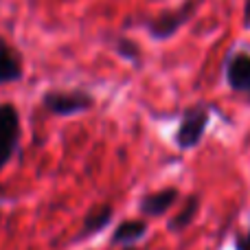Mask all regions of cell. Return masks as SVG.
<instances>
[{"label": "cell", "mask_w": 250, "mask_h": 250, "mask_svg": "<svg viewBox=\"0 0 250 250\" xmlns=\"http://www.w3.org/2000/svg\"><path fill=\"white\" fill-rule=\"evenodd\" d=\"M198 11V0H185L178 9H167V11L158 13V16L149 18L145 22V29L149 33V38L165 42V40L173 38L187 22H191V18Z\"/></svg>", "instance_id": "6da1fadb"}, {"label": "cell", "mask_w": 250, "mask_h": 250, "mask_svg": "<svg viewBox=\"0 0 250 250\" xmlns=\"http://www.w3.org/2000/svg\"><path fill=\"white\" fill-rule=\"evenodd\" d=\"M208 121H211V112H208L207 105H191L185 110L178 129L173 134V143H176L178 149L189 151L202 143L204 134H207Z\"/></svg>", "instance_id": "7a4b0ae2"}, {"label": "cell", "mask_w": 250, "mask_h": 250, "mask_svg": "<svg viewBox=\"0 0 250 250\" xmlns=\"http://www.w3.org/2000/svg\"><path fill=\"white\" fill-rule=\"evenodd\" d=\"M42 108L55 117H75L95 108V97L86 90H48L42 95Z\"/></svg>", "instance_id": "3957f363"}, {"label": "cell", "mask_w": 250, "mask_h": 250, "mask_svg": "<svg viewBox=\"0 0 250 250\" xmlns=\"http://www.w3.org/2000/svg\"><path fill=\"white\" fill-rule=\"evenodd\" d=\"M22 123L20 112L13 104H0V171L9 165L13 154L18 151V143H20Z\"/></svg>", "instance_id": "277c9868"}, {"label": "cell", "mask_w": 250, "mask_h": 250, "mask_svg": "<svg viewBox=\"0 0 250 250\" xmlns=\"http://www.w3.org/2000/svg\"><path fill=\"white\" fill-rule=\"evenodd\" d=\"M224 79L233 92H242L250 99V53H230L224 64Z\"/></svg>", "instance_id": "5b68a950"}, {"label": "cell", "mask_w": 250, "mask_h": 250, "mask_svg": "<svg viewBox=\"0 0 250 250\" xmlns=\"http://www.w3.org/2000/svg\"><path fill=\"white\" fill-rule=\"evenodd\" d=\"M178 195H180V191L176 187H167V189L145 193L138 200V213H143L145 217H163L176 204Z\"/></svg>", "instance_id": "8992f818"}, {"label": "cell", "mask_w": 250, "mask_h": 250, "mask_svg": "<svg viewBox=\"0 0 250 250\" xmlns=\"http://www.w3.org/2000/svg\"><path fill=\"white\" fill-rule=\"evenodd\" d=\"M22 73H24V66H22L20 51L0 35V86L20 82Z\"/></svg>", "instance_id": "52a82bcc"}, {"label": "cell", "mask_w": 250, "mask_h": 250, "mask_svg": "<svg viewBox=\"0 0 250 250\" xmlns=\"http://www.w3.org/2000/svg\"><path fill=\"white\" fill-rule=\"evenodd\" d=\"M112 217H114L112 204H99V207H95L83 217V224H82V229H79L75 242H83V239H90V237H95V235H99L101 230H105L112 224Z\"/></svg>", "instance_id": "ba28073f"}, {"label": "cell", "mask_w": 250, "mask_h": 250, "mask_svg": "<svg viewBox=\"0 0 250 250\" xmlns=\"http://www.w3.org/2000/svg\"><path fill=\"white\" fill-rule=\"evenodd\" d=\"M149 226L143 217H134V220H123L117 229L112 230V237H110V244L112 246H121V248H127V246H136L143 237L147 235Z\"/></svg>", "instance_id": "9c48e42d"}, {"label": "cell", "mask_w": 250, "mask_h": 250, "mask_svg": "<svg viewBox=\"0 0 250 250\" xmlns=\"http://www.w3.org/2000/svg\"><path fill=\"white\" fill-rule=\"evenodd\" d=\"M200 204H202L200 195H195V193L189 195V198L185 200V204H182L180 211H178L176 215L167 222V230H169V233H182V230L189 229V226L195 222L198 213H200Z\"/></svg>", "instance_id": "30bf717a"}, {"label": "cell", "mask_w": 250, "mask_h": 250, "mask_svg": "<svg viewBox=\"0 0 250 250\" xmlns=\"http://www.w3.org/2000/svg\"><path fill=\"white\" fill-rule=\"evenodd\" d=\"M114 51H117V55L121 57V60L129 62V64H134V66H141V46H138L134 40L125 38V35L114 38Z\"/></svg>", "instance_id": "8fae6325"}, {"label": "cell", "mask_w": 250, "mask_h": 250, "mask_svg": "<svg viewBox=\"0 0 250 250\" xmlns=\"http://www.w3.org/2000/svg\"><path fill=\"white\" fill-rule=\"evenodd\" d=\"M233 246H235V250H250V229H248V233L235 237Z\"/></svg>", "instance_id": "7c38bea8"}, {"label": "cell", "mask_w": 250, "mask_h": 250, "mask_svg": "<svg viewBox=\"0 0 250 250\" xmlns=\"http://www.w3.org/2000/svg\"><path fill=\"white\" fill-rule=\"evenodd\" d=\"M244 24L250 26V0L244 2Z\"/></svg>", "instance_id": "4fadbf2b"}, {"label": "cell", "mask_w": 250, "mask_h": 250, "mask_svg": "<svg viewBox=\"0 0 250 250\" xmlns=\"http://www.w3.org/2000/svg\"><path fill=\"white\" fill-rule=\"evenodd\" d=\"M123 250H138V248H134V246H127V248H123Z\"/></svg>", "instance_id": "5bb4252c"}]
</instances>
